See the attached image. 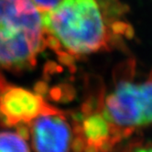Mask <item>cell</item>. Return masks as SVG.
I'll return each instance as SVG.
<instances>
[{"label": "cell", "instance_id": "277c9868", "mask_svg": "<svg viewBox=\"0 0 152 152\" xmlns=\"http://www.w3.org/2000/svg\"><path fill=\"white\" fill-rule=\"evenodd\" d=\"M28 126L35 152L71 151L74 142L71 126L55 107L39 115Z\"/></svg>", "mask_w": 152, "mask_h": 152}, {"label": "cell", "instance_id": "52a82bcc", "mask_svg": "<svg viewBox=\"0 0 152 152\" xmlns=\"http://www.w3.org/2000/svg\"><path fill=\"white\" fill-rule=\"evenodd\" d=\"M26 137L18 132H0V152H30Z\"/></svg>", "mask_w": 152, "mask_h": 152}, {"label": "cell", "instance_id": "8992f818", "mask_svg": "<svg viewBox=\"0 0 152 152\" xmlns=\"http://www.w3.org/2000/svg\"><path fill=\"white\" fill-rule=\"evenodd\" d=\"M83 134L90 145L102 144L109 134V123L102 114L93 115L83 123Z\"/></svg>", "mask_w": 152, "mask_h": 152}, {"label": "cell", "instance_id": "ba28073f", "mask_svg": "<svg viewBox=\"0 0 152 152\" xmlns=\"http://www.w3.org/2000/svg\"><path fill=\"white\" fill-rule=\"evenodd\" d=\"M97 1L110 20L117 25L126 27L125 23L122 22V17L126 12V9L121 0H97Z\"/></svg>", "mask_w": 152, "mask_h": 152}, {"label": "cell", "instance_id": "5b68a950", "mask_svg": "<svg viewBox=\"0 0 152 152\" xmlns=\"http://www.w3.org/2000/svg\"><path fill=\"white\" fill-rule=\"evenodd\" d=\"M52 108L40 94L8 83L0 94V115L9 126H28L39 115Z\"/></svg>", "mask_w": 152, "mask_h": 152}, {"label": "cell", "instance_id": "8fae6325", "mask_svg": "<svg viewBox=\"0 0 152 152\" xmlns=\"http://www.w3.org/2000/svg\"><path fill=\"white\" fill-rule=\"evenodd\" d=\"M134 152H152V147H143L136 149Z\"/></svg>", "mask_w": 152, "mask_h": 152}, {"label": "cell", "instance_id": "7a4b0ae2", "mask_svg": "<svg viewBox=\"0 0 152 152\" xmlns=\"http://www.w3.org/2000/svg\"><path fill=\"white\" fill-rule=\"evenodd\" d=\"M45 47L41 11L33 0H0V68H32Z\"/></svg>", "mask_w": 152, "mask_h": 152}, {"label": "cell", "instance_id": "30bf717a", "mask_svg": "<svg viewBox=\"0 0 152 152\" xmlns=\"http://www.w3.org/2000/svg\"><path fill=\"white\" fill-rule=\"evenodd\" d=\"M7 82L5 81V79L3 78V76L0 74V94L2 93V91H3V89L6 87V85H7Z\"/></svg>", "mask_w": 152, "mask_h": 152}, {"label": "cell", "instance_id": "3957f363", "mask_svg": "<svg viewBox=\"0 0 152 152\" xmlns=\"http://www.w3.org/2000/svg\"><path fill=\"white\" fill-rule=\"evenodd\" d=\"M102 115L109 125L120 127L152 124V76L144 82L119 83L106 96Z\"/></svg>", "mask_w": 152, "mask_h": 152}, {"label": "cell", "instance_id": "9c48e42d", "mask_svg": "<svg viewBox=\"0 0 152 152\" xmlns=\"http://www.w3.org/2000/svg\"><path fill=\"white\" fill-rule=\"evenodd\" d=\"M33 1L40 11L43 12L52 7L54 5H56L60 0H33Z\"/></svg>", "mask_w": 152, "mask_h": 152}, {"label": "cell", "instance_id": "6da1fadb", "mask_svg": "<svg viewBox=\"0 0 152 152\" xmlns=\"http://www.w3.org/2000/svg\"><path fill=\"white\" fill-rule=\"evenodd\" d=\"M46 47L62 61H75L111 45L126 27L109 19L97 0H60L41 12Z\"/></svg>", "mask_w": 152, "mask_h": 152}]
</instances>
